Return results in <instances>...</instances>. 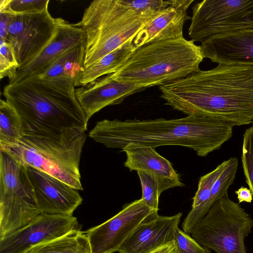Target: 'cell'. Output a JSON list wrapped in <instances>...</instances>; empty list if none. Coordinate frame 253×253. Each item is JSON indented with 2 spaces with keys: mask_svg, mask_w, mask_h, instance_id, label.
I'll list each match as a JSON object with an SVG mask.
<instances>
[{
  "mask_svg": "<svg viewBox=\"0 0 253 253\" xmlns=\"http://www.w3.org/2000/svg\"><path fill=\"white\" fill-rule=\"evenodd\" d=\"M121 151L126 155L125 167L130 171H142L153 176L162 193L168 189L184 186L171 163L159 155L154 148L127 145Z\"/></svg>",
  "mask_w": 253,
  "mask_h": 253,
  "instance_id": "19",
  "label": "cell"
},
{
  "mask_svg": "<svg viewBox=\"0 0 253 253\" xmlns=\"http://www.w3.org/2000/svg\"><path fill=\"white\" fill-rule=\"evenodd\" d=\"M85 41L67 49L55 59L38 76L46 79L59 77L70 78L75 86H80L84 69Z\"/></svg>",
  "mask_w": 253,
  "mask_h": 253,
  "instance_id": "21",
  "label": "cell"
},
{
  "mask_svg": "<svg viewBox=\"0 0 253 253\" xmlns=\"http://www.w3.org/2000/svg\"><path fill=\"white\" fill-rule=\"evenodd\" d=\"M182 213L172 216L148 215L124 242L119 253H149L174 241Z\"/></svg>",
  "mask_w": 253,
  "mask_h": 253,
  "instance_id": "15",
  "label": "cell"
},
{
  "mask_svg": "<svg viewBox=\"0 0 253 253\" xmlns=\"http://www.w3.org/2000/svg\"><path fill=\"white\" fill-rule=\"evenodd\" d=\"M81 227L73 215L42 213L25 226L0 238V253H26Z\"/></svg>",
  "mask_w": 253,
  "mask_h": 253,
  "instance_id": "12",
  "label": "cell"
},
{
  "mask_svg": "<svg viewBox=\"0 0 253 253\" xmlns=\"http://www.w3.org/2000/svg\"><path fill=\"white\" fill-rule=\"evenodd\" d=\"M233 127L231 124L211 116L124 121L105 119L96 123L88 136L110 148L122 150L127 145L154 148L178 145L206 157L231 138Z\"/></svg>",
  "mask_w": 253,
  "mask_h": 253,
  "instance_id": "2",
  "label": "cell"
},
{
  "mask_svg": "<svg viewBox=\"0 0 253 253\" xmlns=\"http://www.w3.org/2000/svg\"><path fill=\"white\" fill-rule=\"evenodd\" d=\"M174 241L178 253H205L203 246L179 227L176 229Z\"/></svg>",
  "mask_w": 253,
  "mask_h": 253,
  "instance_id": "31",
  "label": "cell"
},
{
  "mask_svg": "<svg viewBox=\"0 0 253 253\" xmlns=\"http://www.w3.org/2000/svg\"><path fill=\"white\" fill-rule=\"evenodd\" d=\"M154 16L137 13L124 0H95L79 23L85 35L84 68L127 42Z\"/></svg>",
  "mask_w": 253,
  "mask_h": 253,
  "instance_id": "5",
  "label": "cell"
},
{
  "mask_svg": "<svg viewBox=\"0 0 253 253\" xmlns=\"http://www.w3.org/2000/svg\"><path fill=\"white\" fill-rule=\"evenodd\" d=\"M194 0H171L170 4L152 18L132 41L134 50L159 41L183 37V28L187 10Z\"/></svg>",
  "mask_w": 253,
  "mask_h": 253,
  "instance_id": "17",
  "label": "cell"
},
{
  "mask_svg": "<svg viewBox=\"0 0 253 253\" xmlns=\"http://www.w3.org/2000/svg\"><path fill=\"white\" fill-rule=\"evenodd\" d=\"M26 168L42 212L73 215L83 202L79 190L46 172L29 167Z\"/></svg>",
  "mask_w": 253,
  "mask_h": 253,
  "instance_id": "13",
  "label": "cell"
},
{
  "mask_svg": "<svg viewBox=\"0 0 253 253\" xmlns=\"http://www.w3.org/2000/svg\"><path fill=\"white\" fill-rule=\"evenodd\" d=\"M42 213L26 167L0 150V238L23 228Z\"/></svg>",
  "mask_w": 253,
  "mask_h": 253,
  "instance_id": "8",
  "label": "cell"
},
{
  "mask_svg": "<svg viewBox=\"0 0 253 253\" xmlns=\"http://www.w3.org/2000/svg\"><path fill=\"white\" fill-rule=\"evenodd\" d=\"M253 227L251 215L226 193L190 234L201 245L217 253H247L245 239Z\"/></svg>",
  "mask_w": 253,
  "mask_h": 253,
  "instance_id": "7",
  "label": "cell"
},
{
  "mask_svg": "<svg viewBox=\"0 0 253 253\" xmlns=\"http://www.w3.org/2000/svg\"><path fill=\"white\" fill-rule=\"evenodd\" d=\"M75 87L68 77L34 76L9 84L3 95L20 117L23 136L59 138L75 129L87 130L88 120Z\"/></svg>",
  "mask_w": 253,
  "mask_h": 253,
  "instance_id": "3",
  "label": "cell"
},
{
  "mask_svg": "<svg viewBox=\"0 0 253 253\" xmlns=\"http://www.w3.org/2000/svg\"><path fill=\"white\" fill-rule=\"evenodd\" d=\"M238 167V160L236 157L228 160V164L215 182L208 200L200 206L192 209L182 222V228L184 232L191 233L215 203L227 193L228 188L234 182Z\"/></svg>",
  "mask_w": 253,
  "mask_h": 253,
  "instance_id": "20",
  "label": "cell"
},
{
  "mask_svg": "<svg viewBox=\"0 0 253 253\" xmlns=\"http://www.w3.org/2000/svg\"><path fill=\"white\" fill-rule=\"evenodd\" d=\"M21 120L6 100H0V148L17 143L22 137Z\"/></svg>",
  "mask_w": 253,
  "mask_h": 253,
  "instance_id": "24",
  "label": "cell"
},
{
  "mask_svg": "<svg viewBox=\"0 0 253 253\" xmlns=\"http://www.w3.org/2000/svg\"><path fill=\"white\" fill-rule=\"evenodd\" d=\"M227 164L228 160L224 161L214 170L200 177L197 191L193 198L192 209L200 206L208 200L215 182L225 169Z\"/></svg>",
  "mask_w": 253,
  "mask_h": 253,
  "instance_id": "25",
  "label": "cell"
},
{
  "mask_svg": "<svg viewBox=\"0 0 253 253\" xmlns=\"http://www.w3.org/2000/svg\"><path fill=\"white\" fill-rule=\"evenodd\" d=\"M148 88L118 81L109 75L75 88L76 98L88 120L104 107L121 103L126 98Z\"/></svg>",
  "mask_w": 253,
  "mask_h": 253,
  "instance_id": "16",
  "label": "cell"
},
{
  "mask_svg": "<svg viewBox=\"0 0 253 253\" xmlns=\"http://www.w3.org/2000/svg\"><path fill=\"white\" fill-rule=\"evenodd\" d=\"M84 41L85 33L79 23L71 24L57 18L56 32L52 39L34 59L18 69L16 78L9 84L39 75L61 54Z\"/></svg>",
  "mask_w": 253,
  "mask_h": 253,
  "instance_id": "18",
  "label": "cell"
},
{
  "mask_svg": "<svg viewBox=\"0 0 253 253\" xmlns=\"http://www.w3.org/2000/svg\"><path fill=\"white\" fill-rule=\"evenodd\" d=\"M152 211L143 200H135L124 207L115 216L85 231L91 253H114Z\"/></svg>",
  "mask_w": 253,
  "mask_h": 253,
  "instance_id": "11",
  "label": "cell"
},
{
  "mask_svg": "<svg viewBox=\"0 0 253 253\" xmlns=\"http://www.w3.org/2000/svg\"><path fill=\"white\" fill-rule=\"evenodd\" d=\"M201 42L204 57L218 64L253 66V29L214 35Z\"/></svg>",
  "mask_w": 253,
  "mask_h": 253,
  "instance_id": "14",
  "label": "cell"
},
{
  "mask_svg": "<svg viewBox=\"0 0 253 253\" xmlns=\"http://www.w3.org/2000/svg\"><path fill=\"white\" fill-rule=\"evenodd\" d=\"M124 1L126 5L141 15L155 16L168 6L171 0H124Z\"/></svg>",
  "mask_w": 253,
  "mask_h": 253,
  "instance_id": "30",
  "label": "cell"
},
{
  "mask_svg": "<svg viewBox=\"0 0 253 253\" xmlns=\"http://www.w3.org/2000/svg\"><path fill=\"white\" fill-rule=\"evenodd\" d=\"M237 195V199L239 203L243 202L251 203L253 200V195L250 189L243 186L241 187L238 190L235 191Z\"/></svg>",
  "mask_w": 253,
  "mask_h": 253,
  "instance_id": "33",
  "label": "cell"
},
{
  "mask_svg": "<svg viewBox=\"0 0 253 253\" xmlns=\"http://www.w3.org/2000/svg\"><path fill=\"white\" fill-rule=\"evenodd\" d=\"M26 253H91V251L85 232L76 230L37 245Z\"/></svg>",
  "mask_w": 253,
  "mask_h": 253,
  "instance_id": "23",
  "label": "cell"
},
{
  "mask_svg": "<svg viewBox=\"0 0 253 253\" xmlns=\"http://www.w3.org/2000/svg\"><path fill=\"white\" fill-rule=\"evenodd\" d=\"M85 131L75 129L59 138L23 135L16 143L0 148L19 162L46 172L83 190L79 165L86 140Z\"/></svg>",
  "mask_w": 253,
  "mask_h": 253,
  "instance_id": "6",
  "label": "cell"
},
{
  "mask_svg": "<svg viewBox=\"0 0 253 253\" xmlns=\"http://www.w3.org/2000/svg\"><path fill=\"white\" fill-rule=\"evenodd\" d=\"M57 29V18L48 8L35 13L14 14L6 42L13 47L19 68L34 59L49 43Z\"/></svg>",
  "mask_w": 253,
  "mask_h": 253,
  "instance_id": "10",
  "label": "cell"
},
{
  "mask_svg": "<svg viewBox=\"0 0 253 253\" xmlns=\"http://www.w3.org/2000/svg\"><path fill=\"white\" fill-rule=\"evenodd\" d=\"M14 15V13L7 9H0V40L6 42Z\"/></svg>",
  "mask_w": 253,
  "mask_h": 253,
  "instance_id": "32",
  "label": "cell"
},
{
  "mask_svg": "<svg viewBox=\"0 0 253 253\" xmlns=\"http://www.w3.org/2000/svg\"><path fill=\"white\" fill-rule=\"evenodd\" d=\"M188 30L191 40L201 42L219 34L253 29V0H204L192 6Z\"/></svg>",
  "mask_w": 253,
  "mask_h": 253,
  "instance_id": "9",
  "label": "cell"
},
{
  "mask_svg": "<svg viewBox=\"0 0 253 253\" xmlns=\"http://www.w3.org/2000/svg\"><path fill=\"white\" fill-rule=\"evenodd\" d=\"M142 188L141 199L152 211H158L159 199L162 193L158 183L150 174L137 171Z\"/></svg>",
  "mask_w": 253,
  "mask_h": 253,
  "instance_id": "27",
  "label": "cell"
},
{
  "mask_svg": "<svg viewBox=\"0 0 253 253\" xmlns=\"http://www.w3.org/2000/svg\"><path fill=\"white\" fill-rule=\"evenodd\" d=\"M19 64L12 45L0 40V79L8 77L9 84L16 78Z\"/></svg>",
  "mask_w": 253,
  "mask_h": 253,
  "instance_id": "26",
  "label": "cell"
},
{
  "mask_svg": "<svg viewBox=\"0 0 253 253\" xmlns=\"http://www.w3.org/2000/svg\"><path fill=\"white\" fill-rule=\"evenodd\" d=\"M205 250V253H211V250L206 247H204Z\"/></svg>",
  "mask_w": 253,
  "mask_h": 253,
  "instance_id": "35",
  "label": "cell"
},
{
  "mask_svg": "<svg viewBox=\"0 0 253 253\" xmlns=\"http://www.w3.org/2000/svg\"><path fill=\"white\" fill-rule=\"evenodd\" d=\"M159 88L166 105L187 116L214 117L233 126L253 123V66L218 64Z\"/></svg>",
  "mask_w": 253,
  "mask_h": 253,
  "instance_id": "1",
  "label": "cell"
},
{
  "mask_svg": "<svg viewBox=\"0 0 253 253\" xmlns=\"http://www.w3.org/2000/svg\"><path fill=\"white\" fill-rule=\"evenodd\" d=\"M49 0H0V9L14 14L39 13L48 8Z\"/></svg>",
  "mask_w": 253,
  "mask_h": 253,
  "instance_id": "29",
  "label": "cell"
},
{
  "mask_svg": "<svg viewBox=\"0 0 253 253\" xmlns=\"http://www.w3.org/2000/svg\"><path fill=\"white\" fill-rule=\"evenodd\" d=\"M149 253H178V252L173 241Z\"/></svg>",
  "mask_w": 253,
  "mask_h": 253,
  "instance_id": "34",
  "label": "cell"
},
{
  "mask_svg": "<svg viewBox=\"0 0 253 253\" xmlns=\"http://www.w3.org/2000/svg\"><path fill=\"white\" fill-rule=\"evenodd\" d=\"M134 51L132 41L127 42L102 57L95 63L84 68L80 81L81 86L116 72Z\"/></svg>",
  "mask_w": 253,
  "mask_h": 253,
  "instance_id": "22",
  "label": "cell"
},
{
  "mask_svg": "<svg viewBox=\"0 0 253 253\" xmlns=\"http://www.w3.org/2000/svg\"><path fill=\"white\" fill-rule=\"evenodd\" d=\"M241 160L246 181L253 197V126L243 134Z\"/></svg>",
  "mask_w": 253,
  "mask_h": 253,
  "instance_id": "28",
  "label": "cell"
},
{
  "mask_svg": "<svg viewBox=\"0 0 253 253\" xmlns=\"http://www.w3.org/2000/svg\"><path fill=\"white\" fill-rule=\"evenodd\" d=\"M205 58L201 45L184 37L159 41L135 49L110 77L120 82L152 87L199 70Z\"/></svg>",
  "mask_w": 253,
  "mask_h": 253,
  "instance_id": "4",
  "label": "cell"
}]
</instances>
